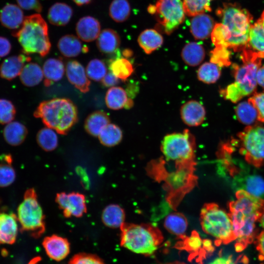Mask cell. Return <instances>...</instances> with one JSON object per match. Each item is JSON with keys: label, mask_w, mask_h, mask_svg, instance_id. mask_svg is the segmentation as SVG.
<instances>
[{"label": "cell", "mask_w": 264, "mask_h": 264, "mask_svg": "<svg viewBox=\"0 0 264 264\" xmlns=\"http://www.w3.org/2000/svg\"><path fill=\"white\" fill-rule=\"evenodd\" d=\"M236 199L229 203V215L236 241V251H241L253 241L256 223L264 211V200L243 189L236 193Z\"/></svg>", "instance_id": "obj_1"}, {"label": "cell", "mask_w": 264, "mask_h": 264, "mask_svg": "<svg viewBox=\"0 0 264 264\" xmlns=\"http://www.w3.org/2000/svg\"><path fill=\"white\" fill-rule=\"evenodd\" d=\"M217 13L224 27L225 47L234 51L246 48L253 19L250 13L236 4L226 3Z\"/></svg>", "instance_id": "obj_2"}, {"label": "cell", "mask_w": 264, "mask_h": 264, "mask_svg": "<svg viewBox=\"0 0 264 264\" xmlns=\"http://www.w3.org/2000/svg\"><path fill=\"white\" fill-rule=\"evenodd\" d=\"M242 51V64L234 66L235 82L221 91L224 97L233 103L255 92L257 72L261 66L262 58L257 53L247 47Z\"/></svg>", "instance_id": "obj_3"}, {"label": "cell", "mask_w": 264, "mask_h": 264, "mask_svg": "<svg viewBox=\"0 0 264 264\" xmlns=\"http://www.w3.org/2000/svg\"><path fill=\"white\" fill-rule=\"evenodd\" d=\"M34 116L58 133L66 134L78 121V110L73 102L67 98H54L38 105Z\"/></svg>", "instance_id": "obj_4"}, {"label": "cell", "mask_w": 264, "mask_h": 264, "mask_svg": "<svg viewBox=\"0 0 264 264\" xmlns=\"http://www.w3.org/2000/svg\"><path fill=\"white\" fill-rule=\"evenodd\" d=\"M120 228L121 245L137 254L151 256L163 241L161 231L152 224L124 222Z\"/></svg>", "instance_id": "obj_5"}, {"label": "cell", "mask_w": 264, "mask_h": 264, "mask_svg": "<svg viewBox=\"0 0 264 264\" xmlns=\"http://www.w3.org/2000/svg\"><path fill=\"white\" fill-rule=\"evenodd\" d=\"M12 35L17 38L25 55L37 53L44 57L50 51L47 24L40 14L25 17L21 27Z\"/></svg>", "instance_id": "obj_6"}, {"label": "cell", "mask_w": 264, "mask_h": 264, "mask_svg": "<svg viewBox=\"0 0 264 264\" xmlns=\"http://www.w3.org/2000/svg\"><path fill=\"white\" fill-rule=\"evenodd\" d=\"M200 221L203 231L215 239L216 245L227 244L235 240L229 213L218 204H204L201 210Z\"/></svg>", "instance_id": "obj_7"}, {"label": "cell", "mask_w": 264, "mask_h": 264, "mask_svg": "<svg viewBox=\"0 0 264 264\" xmlns=\"http://www.w3.org/2000/svg\"><path fill=\"white\" fill-rule=\"evenodd\" d=\"M17 218L22 230L29 232L33 237L38 238L44 232V216L34 189L25 192L17 209Z\"/></svg>", "instance_id": "obj_8"}, {"label": "cell", "mask_w": 264, "mask_h": 264, "mask_svg": "<svg viewBox=\"0 0 264 264\" xmlns=\"http://www.w3.org/2000/svg\"><path fill=\"white\" fill-rule=\"evenodd\" d=\"M240 154L250 165L264 166V127L247 126L238 134Z\"/></svg>", "instance_id": "obj_9"}, {"label": "cell", "mask_w": 264, "mask_h": 264, "mask_svg": "<svg viewBox=\"0 0 264 264\" xmlns=\"http://www.w3.org/2000/svg\"><path fill=\"white\" fill-rule=\"evenodd\" d=\"M195 149L194 138L187 130L182 133L167 134L161 145V152L166 160L177 163L192 162Z\"/></svg>", "instance_id": "obj_10"}, {"label": "cell", "mask_w": 264, "mask_h": 264, "mask_svg": "<svg viewBox=\"0 0 264 264\" xmlns=\"http://www.w3.org/2000/svg\"><path fill=\"white\" fill-rule=\"evenodd\" d=\"M148 10L155 15L159 24L168 35L176 29L185 19L181 0H158L155 5H150Z\"/></svg>", "instance_id": "obj_11"}, {"label": "cell", "mask_w": 264, "mask_h": 264, "mask_svg": "<svg viewBox=\"0 0 264 264\" xmlns=\"http://www.w3.org/2000/svg\"><path fill=\"white\" fill-rule=\"evenodd\" d=\"M56 200L66 217H80L86 212L85 196L79 193H60L57 194Z\"/></svg>", "instance_id": "obj_12"}, {"label": "cell", "mask_w": 264, "mask_h": 264, "mask_svg": "<svg viewBox=\"0 0 264 264\" xmlns=\"http://www.w3.org/2000/svg\"><path fill=\"white\" fill-rule=\"evenodd\" d=\"M182 241L180 242L176 247L179 249L186 250L190 254V259H194L198 256V254L202 257H204L207 253L201 249H205L210 252L213 250V246L210 240H205L202 241L196 232H193L190 237H184L180 238Z\"/></svg>", "instance_id": "obj_13"}, {"label": "cell", "mask_w": 264, "mask_h": 264, "mask_svg": "<svg viewBox=\"0 0 264 264\" xmlns=\"http://www.w3.org/2000/svg\"><path fill=\"white\" fill-rule=\"evenodd\" d=\"M43 245L48 257L55 261L65 259L70 251V245L66 238L56 235L45 237Z\"/></svg>", "instance_id": "obj_14"}, {"label": "cell", "mask_w": 264, "mask_h": 264, "mask_svg": "<svg viewBox=\"0 0 264 264\" xmlns=\"http://www.w3.org/2000/svg\"><path fill=\"white\" fill-rule=\"evenodd\" d=\"M66 75L69 82L83 93L89 90L90 82L83 66L78 61L67 62L66 67Z\"/></svg>", "instance_id": "obj_15"}, {"label": "cell", "mask_w": 264, "mask_h": 264, "mask_svg": "<svg viewBox=\"0 0 264 264\" xmlns=\"http://www.w3.org/2000/svg\"><path fill=\"white\" fill-rule=\"evenodd\" d=\"M180 115L183 122L190 127L200 125L204 120L206 111L203 106L196 100L185 103L181 107Z\"/></svg>", "instance_id": "obj_16"}, {"label": "cell", "mask_w": 264, "mask_h": 264, "mask_svg": "<svg viewBox=\"0 0 264 264\" xmlns=\"http://www.w3.org/2000/svg\"><path fill=\"white\" fill-rule=\"evenodd\" d=\"M30 60V57L24 54L7 57L0 65V76L8 81L15 79L20 75L25 63Z\"/></svg>", "instance_id": "obj_17"}, {"label": "cell", "mask_w": 264, "mask_h": 264, "mask_svg": "<svg viewBox=\"0 0 264 264\" xmlns=\"http://www.w3.org/2000/svg\"><path fill=\"white\" fill-rule=\"evenodd\" d=\"M75 29L79 39L86 42H90L97 39L101 32V25L98 20L87 16L79 19Z\"/></svg>", "instance_id": "obj_18"}, {"label": "cell", "mask_w": 264, "mask_h": 264, "mask_svg": "<svg viewBox=\"0 0 264 264\" xmlns=\"http://www.w3.org/2000/svg\"><path fill=\"white\" fill-rule=\"evenodd\" d=\"M18 221L15 214L0 212V244H12L15 242Z\"/></svg>", "instance_id": "obj_19"}, {"label": "cell", "mask_w": 264, "mask_h": 264, "mask_svg": "<svg viewBox=\"0 0 264 264\" xmlns=\"http://www.w3.org/2000/svg\"><path fill=\"white\" fill-rule=\"evenodd\" d=\"M24 18L21 8L16 4L8 3L0 11V22L2 25L15 31L21 27Z\"/></svg>", "instance_id": "obj_20"}, {"label": "cell", "mask_w": 264, "mask_h": 264, "mask_svg": "<svg viewBox=\"0 0 264 264\" xmlns=\"http://www.w3.org/2000/svg\"><path fill=\"white\" fill-rule=\"evenodd\" d=\"M215 25L214 20L210 15L200 14L192 18L190 31L196 39L205 40L211 35Z\"/></svg>", "instance_id": "obj_21"}, {"label": "cell", "mask_w": 264, "mask_h": 264, "mask_svg": "<svg viewBox=\"0 0 264 264\" xmlns=\"http://www.w3.org/2000/svg\"><path fill=\"white\" fill-rule=\"evenodd\" d=\"M44 76V85L49 87L53 83L60 81L63 77L65 67L62 59L50 58L45 61L43 67Z\"/></svg>", "instance_id": "obj_22"}, {"label": "cell", "mask_w": 264, "mask_h": 264, "mask_svg": "<svg viewBox=\"0 0 264 264\" xmlns=\"http://www.w3.org/2000/svg\"><path fill=\"white\" fill-rule=\"evenodd\" d=\"M120 38L116 31L106 28L101 31L97 39L96 45L99 50L104 54L115 52L120 44Z\"/></svg>", "instance_id": "obj_23"}, {"label": "cell", "mask_w": 264, "mask_h": 264, "mask_svg": "<svg viewBox=\"0 0 264 264\" xmlns=\"http://www.w3.org/2000/svg\"><path fill=\"white\" fill-rule=\"evenodd\" d=\"M28 133L26 127L18 121H12L6 124L3 130V136L10 145L17 146L22 144Z\"/></svg>", "instance_id": "obj_24"}, {"label": "cell", "mask_w": 264, "mask_h": 264, "mask_svg": "<svg viewBox=\"0 0 264 264\" xmlns=\"http://www.w3.org/2000/svg\"><path fill=\"white\" fill-rule=\"evenodd\" d=\"M73 15L72 8L63 2H56L49 9L47 19L52 24L64 26L70 21Z\"/></svg>", "instance_id": "obj_25"}, {"label": "cell", "mask_w": 264, "mask_h": 264, "mask_svg": "<svg viewBox=\"0 0 264 264\" xmlns=\"http://www.w3.org/2000/svg\"><path fill=\"white\" fill-rule=\"evenodd\" d=\"M57 46L60 53L66 57H74L82 51H86L79 38L71 34L62 36L58 42Z\"/></svg>", "instance_id": "obj_26"}, {"label": "cell", "mask_w": 264, "mask_h": 264, "mask_svg": "<svg viewBox=\"0 0 264 264\" xmlns=\"http://www.w3.org/2000/svg\"><path fill=\"white\" fill-rule=\"evenodd\" d=\"M110 123L108 114L97 110L90 114L86 118L84 127L87 132L93 136H98L101 130Z\"/></svg>", "instance_id": "obj_27"}, {"label": "cell", "mask_w": 264, "mask_h": 264, "mask_svg": "<svg viewBox=\"0 0 264 264\" xmlns=\"http://www.w3.org/2000/svg\"><path fill=\"white\" fill-rule=\"evenodd\" d=\"M163 37L156 30L146 29L142 32L138 38L139 46L148 54H151L162 44Z\"/></svg>", "instance_id": "obj_28"}, {"label": "cell", "mask_w": 264, "mask_h": 264, "mask_svg": "<svg viewBox=\"0 0 264 264\" xmlns=\"http://www.w3.org/2000/svg\"><path fill=\"white\" fill-rule=\"evenodd\" d=\"M164 226L170 233L181 238L185 236L188 227V221L182 214L174 212L165 218Z\"/></svg>", "instance_id": "obj_29"}, {"label": "cell", "mask_w": 264, "mask_h": 264, "mask_svg": "<svg viewBox=\"0 0 264 264\" xmlns=\"http://www.w3.org/2000/svg\"><path fill=\"white\" fill-rule=\"evenodd\" d=\"M19 77L21 83L24 86L32 87L41 82L44 74L43 69L38 64L29 62L24 65Z\"/></svg>", "instance_id": "obj_30"}, {"label": "cell", "mask_w": 264, "mask_h": 264, "mask_svg": "<svg viewBox=\"0 0 264 264\" xmlns=\"http://www.w3.org/2000/svg\"><path fill=\"white\" fill-rule=\"evenodd\" d=\"M246 47L264 58V28L259 20L251 25Z\"/></svg>", "instance_id": "obj_31"}, {"label": "cell", "mask_w": 264, "mask_h": 264, "mask_svg": "<svg viewBox=\"0 0 264 264\" xmlns=\"http://www.w3.org/2000/svg\"><path fill=\"white\" fill-rule=\"evenodd\" d=\"M205 50L200 44L191 42L187 44L182 48L181 57L188 66H196L199 65L205 57Z\"/></svg>", "instance_id": "obj_32"}, {"label": "cell", "mask_w": 264, "mask_h": 264, "mask_svg": "<svg viewBox=\"0 0 264 264\" xmlns=\"http://www.w3.org/2000/svg\"><path fill=\"white\" fill-rule=\"evenodd\" d=\"M124 210L117 204H110L106 207L102 214V220L105 225L111 228L120 227L125 222Z\"/></svg>", "instance_id": "obj_33"}, {"label": "cell", "mask_w": 264, "mask_h": 264, "mask_svg": "<svg viewBox=\"0 0 264 264\" xmlns=\"http://www.w3.org/2000/svg\"><path fill=\"white\" fill-rule=\"evenodd\" d=\"M12 157L10 154L0 156V187H7L15 180L16 172L12 165Z\"/></svg>", "instance_id": "obj_34"}, {"label": "cell", "mask_w": 264, "mask_h": 264, "mask_svg": "<svg viewBox=\"0 0 264 264\" xmlns=\"http://www.w3.org/2000/svg\"><path fill=\"white\" fill-rule=\"evenodd\" d=\"M128 100L126 92L119 87H112L110 88L105 96L107 106L113 110H119L125 107Z\"/></svg>", "instance_id": "obj_35"}, {"label": "cell", "mask_w": 264, "mask_h": 264, "mask_svg": "<svg viewBox=\"0 0 264 264\" xmlns=\"http://www.w3.org/2000/svg\"><path fill=\"white\" fill-rule=\"evenodd\" d=\"M102 144L112 147L118 144L123 137L121 129L114 124H109L101 130L98 136Z\"/></svg>", "instance_id": "obj_36"}, {"label": "cell", "mask_w": 264, "mask_h": 264, "mask_svg": "<svg viewBox=\"0 0 264 264\" xmlns=\"http://www.w3.org/2000/svg\"><path fill=\"white\" fill-rule=\"evenodd\" d=\"M235 112L238 120L245 125L251 126L258 120L257 110L248 100L240 103Z\"/></svg>", "instance_id": "obj_37"}, {"label": "cell", "mask_w": 264, "mask_h": 264, "mask_svg": "<svg viewBox=\"0 0 264 264\" xmlns=\"http://www.w3.org/2000/svg\"><path fill=\"white\" fill-rule=\"evenodd\" d=\"M110 17L117 22L126 21L131 14V6L128 0H113L109 7Z\"/></svg>", "instance_id": "obj_38"}, {"label": "cell", "mask_w": 264, "mask_h": 264, "mask_svg": "<svg viewBox=\"0 0 264 264\" xmlns=\"http://www.w3.org/2000/svg\"><path fill=\"white\" fill-rule=\"evenodd\" d=\"M109 68L115 76L122 81L126 80L133 71L131 63L125 58H116L110 60Z\"/></svg>", "instance_id": "obj_39"}, {"label": "cell", "mask_w": 264, "mask_h": 264, "mask_svg": "<svg viewBox=\"0 0 264 264\" xmlns=\"http://www.w3.org/2000/svg\"><path fill=\"white\" fill-rule=\"evenodd\" d=\"M219 66L212 62H206L200 66L198 70V79L206 84L215 83L220 77Z\"/></svg>", "instance_id": "obj_40"}, {"label": "cell", "mask_w": 264, "mask_h": 264, "mask_svg": "<svg viewBox=\"0 0 264 264\" xmlns=\"http://www.w3.org/2000/svg\"><path fill=\"white\" fill-rule=\"evenodd\" d=\"M243 190L259 198L264 196V180L256 175H249L241 181Z\"/></svg>", "instance_id": "obj_41"}, {"label": "cell", "mask_w": 264, "mask_h": 264, "mask_svg": "<svg viewBox=\"0 0 264 264\" xmlns=\"http://www.w3.org/2000/svg\"><path fill=\"white\" fill-rule=\"evenodd\" d=\"M37 142L42 149L51 151L58 146V139L56 133L49 128L41 129L37 134Z\"/></svg>", "instance_id": "obj_42"}, {"label": "cell", "mask_w": 264, "mask_h": 264, "mask_svg": "<svg viewBox=\"0 0 264 264\" xmlns=\"http://www.w3.org/2000/svg\"><path fill=\"white\" fill-rule=\"evenodd\" d=\"M212 0H183L185 14L188 16H195L211 11L210 2Z\"/></svg>", "instance_id": "obj_43"}, {"label": "cell", "mask_w": 264, "mask_h": 264, "mask_svg": "<svg viewBox=\"0 0 264 264\" xmlns=\"http://www.w3.org/2000/svg\"><path fill=\"white\" fill-rule=\"evenodd\" d=\"M86 71L89 78L94 81H100L107 74V68L102 60L94 59L88 63Z\"/></svg>", "instance_id": "obj_44"}, {"label": "cell", "mask_w": 264, "mask_h": 264, "mask_svg": "<svg viewBox=\"0 0 264 264\" xmlns=\"http://www.w3.org/2000/svg\"><path fill=\"white\" fill-rule=\"evenodd\" d=\"M16 114V108L11 101L0 99V124L6 125L13 121Z\"/></svg>", "instance_id": "obj_45"}, {"label": "cell", "mask_w": 264, "mask_h": 264, "mask_svg": "<svg viewBox=\"0 0 264 264\" xmlns=\"http://www.w3.org/2000/svg\"><path fill=\"white\" fill-rule=\"evenodd\" d=\"M230 53L228 49L223 47H216L211 52L210 62L215 64L219 67L227 66L230 65Z\"/></svg>", "instance_id": "obj_46"}, {"label": "cell", "mask_w": 264, "mask_h": 264, "mask_svg": "<svg viewBox=\"0 0 264 264\" xmlns=\"http://www.w3.org/2000/svg\"><path fill=\"white\" fill-rule=\"evenodd\" d=\"M68 264H106L103 261L95 255L81 253L75 255Z\"/></svg>", "instance_id": "obj_47"}, {"label": "cell", "mask_w": 264, "mask_h": 264, "mask_svg": "<svg viewBox=\"0 0 264 264\" xmlns=\"http://www.w3.org/2000/svg\"><path fill=\"white\" fill-rule=\"evenodd\" d=\"M248 100L257 110L258 120L264 122V91L254 93Z\"/></svg>", "instance_id": "obj_48"}, {"label": "cell", "mask_w": 264, "mask_h": 264, "mask_svg": "<svg viewBox=\"0 0 264 264\" xmlns=\"http://www.w3.org/2000/svg\"><path fill=\"white\" fill-rule=\"evenodd\" d=\"M16 1L22 9L25 10H34L37 12H41L43 6L39 0H16Z\"/></svg>", "instance_id": "obj_49"}, {"label": "cell", "mask_w": 264, "mask_h": 264, "mask_svg": "<svg viewBox=\"0 0 264 264\" xmlns=\"http://www.w3.org/2000/svg\"><path fill=\"white\" fill-rule=\"evenodd\" d=\"M11 48V44L9 40L5 37L0 36V58L8 55Z\"/></svg>", "instance_id": "obj_50"}, {"label": "cell", "mask_w": 264, "mask_h": 264, "mask_svg": "<svg viewBox=\"0 0 264 264\" xmlns=\"http://www.w3.org/2000/svg\"><path fill=\"white\" fill-rule=\"evenodd\" d=\"M101 81L105 87H112L119 83L118 78L111 71L108 72Z\"/></svg>", "instance_id": "obj_51"}, {"label": "cell", "mask_w": 264, "mask_h": 264, "mask_svg": "<svg viewBox=\"0 0 264 264\" xmlns=\"http://www.w3.org/2000/svg\"><path fill=\"white\" fill-rule=\"evenodd\" d=\"M256 248L259 252L260 259L264 260V230L257 237Z\"/></svg>", "instance_id": "obj_52"}, {"label": "cell", "mask_w": 264, "mask_h": 264, "mask_svg": "<svg viewBox=\"0 0 264 264\" xmlns=\"http://www.w3.org/2000/svg\"><path fill=\"white\" fill-rule=\"evenodd\" d=\"M209 264H235L229 256H220L216 258Z\"/></svg>", "instance_id": "obj_53"}, {"label": "cell", "mask_w": 264, "mask_h": 264, "mask_svg": "<svg viewBox=\"0 0 264 264\" xmlns=\"http://www.w3.org/2000/svg\"><path fill=\"white\" fill-rule=\"evenodd\" d=\"M257 82L264 89V66H260L257 72Z\"/></svg>", "instance_id": "obj_54"}, {"label": "cell", "mask_w": 264, "mask_h": 264, "mask_svg": "<svg viewBox=\"0 0 264 264\" xmlns=\"http://www.w3.org/2000/svg\"><path fill=\"white\" fill-rule=\"evenodd\" d=\"M77 5L82 6L89 3L91 0H72Z\"/></svg>", "instance_id": "obj_55"}, {"label": "cell", "mask_w": 264, "mask_h": 264, "mask_svg": "<svg viewBox=\"0 0 264 264\" xmlns=\"http://www.w3.org/2000/svg\"><path fill=\"white\" fill-rule=\"evenodd\" d=\"M262 227L264 228V211L258 221Z\"/></svg>", "instance_id": "obj_56"}, {"label": "cell", "mask_w": 264, "mask_h": 264, "mask_svg": "<svg viewBox=\"0 0 264 264\" xmlns=\"http://www.w3.org/2000/svg\"><path fill=\"white\" fill-rule=\"evenodd\" d=\"M40 260V258L37 257L33 259H32L29 263L28 264H36Z\"/></svg>", "instance_id": "obj_57"}, {"label": "cell", "mask_w": 264, "mask_h": 264, "mask_svg": "<svg viewBox=\"0 0 264 264\" xmlns=\"http://www.w3.org/2000/svg\"><path fill=\"white\" fill-rule=\"evenodd\" d=\"M259 20L261 22L263 28H264V11H263V13L261 15V16L260 18L259 19Z\"/></svg>", "instance_id": "obj_58"}, {"label": "cell", "mask_w": 264, "mask_h": 264, "mask_svg": "<svg viewBox=\"0 0 264 264\" xmlns=\"http://www.w3.org/2000/svg\"><path fill=\"white\" fill-rule=\"evenodd\" d=\"M165 264H186L183 262H180L178 261L173 262L171 263H167Z\"/></svg>", "instance_id": "obj_59"}]
</instances>
